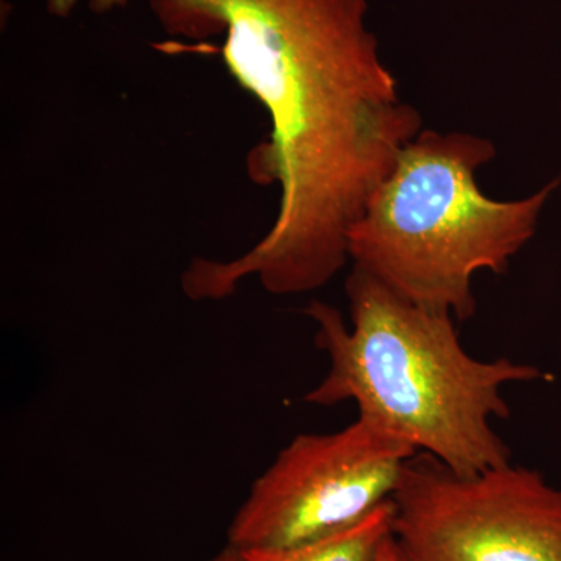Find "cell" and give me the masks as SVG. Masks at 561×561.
Listing matches in <instances>:
<instances>
[{"label": "cell", "mask_w": 561, "mask_h": 561, "mask_svg": "<svg viewBox=\"0 0 561 561\" xmlns=\"http://www.w3.org/2000/svg\"><path fill=\"white\" fill-rule=\"evenodd\" d=\"M150 9L168 35L224 38L225 66L271 119L247 171L279 187L268 231L234 260L192 261L184 295L224 300L249 278L273 295L327 286L351 260V228L423 125L381 60L367 2L150 0Z\"/></svg>", "instance_id": "6da1fadb"}, {"label": "cell", "mask_w": 561, "mask_h": 561, "mask_svg": "<svg viewBox=\"0 0 561 561\" xmlns=\"http://www.w3.org/2000/svg\"><path fill=\"white\" fill-rule=\"evenodd\" d=\"M376 561H404L400 548H398L397 541H394L393 535H390V537L383 541L381 551H379Z\"/></svg>", "instance_id": "ba28073f"}, {"label": "cell", "mask_w": 561, "mask_h": 561, "mask_svg": "<svg viewBox=\"0 0 561 561\" xmlns=\"http://www.w3.org/2000/svg\"><path fill=\"white\" fill-rule=\"evenodd\" d=\"M416 453L362 416L332 434L298 435L253 483L228 540L283 549L354 526L391 500Z\"/></svg>", "instance_id": "5b68a950"}, {"label": "cell", "mask_w": 561, "mask_h": 561, "mask_svg": "<svg viewBox=\"0 0 561 561\" xmlns=\"http://www.w3.org/2000/svg\"><path fill=\"white\" fill-rule=\"evenodd\" d=\"M130 0H88L92 13L106 14L110 11L125 9ZM79 0H46V9L51 16L68 18L76 10Z\"/></svg>", "instance_id": "52a82bcc"}, {"label": "cell", "mask_w": 561, "mask_h": 561, "mask_svg": "<svg viewBox=\"0 0 561 561\" xmlns=\"http://www.w3.org/2000/svg\"><path fill=\"white\" fill-rule=\"evenodd\" d=\"M346 295L351 328L327 302L305 309L317 346L330 357V371L305 401H354L362 419L460 476L511 463V449L493 430L494 420L511 416L502 389L552 376L507 357L476 359L461 346L451 313L405 300L356 265Z\"/></svg>", "instance_id": "7a4b0ae2"}, {"label": "cell", "mask_w": 561, "mask_h": 561, "mask_svg": "<svg viewBox=\"0 0 561 561\" xmlns=\"http://www.w3.org/2000/svg\"><path fill=\"white\" fill-rule=\"evenodd\" d=\"M208 561H249L247 560L245 553L242 549L234 548V546L228 545L224 551L217 553L216 557Z\"/></svg>", "instance_id": "9c48e42d"}, {"label": "cell", "mask_w": 561, "mask_h": 561, "mask_svg": "<svg viewBox=\"0 0 561 561\" xmlns=\"http://www.w3.org/2000/svg\"><path fill=\"white\" fill-rule=\"evenodd\" d=\"M494 157L489 139L421 130L351 228V261L421 308L470 319L472 278L507 271L561 186L560 175L530 197L493 201L476 172Z\"/></svg>", "instance_id": "3957f363"}, {"label": "cell", "mask_w": 561, "mask_h": 561, "mask_svg": "<svg viewBox=\"0 0 561 561\" xmlns=\"http://www.w3.org/2000/svg\"><path fill=\"white\" fill-rule=\"evenodd\" d=\"M391 501L404 561H561V489L529 468L460 476L419 451Z\"/></svg>", "instance_id": "277c9868"}, {"label": "cell", "mask_w": 561, "mask_h": 561, "mask_svg": "<svg viewBox=\"0 0 561 561\" xmlns=\"http://www.w3.org/2000/svg\"><path fill=\"white\" fill-rule=\"evenodd\" d=\"M393 501L383 502L362 522L327 537L283 549H247L249 561H376L393 531Z\"/></svg>", "instance_id": "8992f818"}]
</instances>
